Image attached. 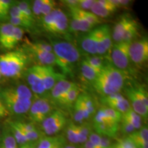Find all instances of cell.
Returning a JSON list of instances; mask_svg holds the SVG:
<instances>
[{"mask_svg": "<svg viewBox=\"0 0 148 148\" xmlns=\"http://www.w3.org/2000/svg\"><path fill=\"white\" fill-rule=\"evenodd\" d=\"M43 0H35L33 1L32 5V10L33 15L34 16V18L36 17L42 18V15L40 13V8Z\"/></svg>", "mask_w": 148, "mask_h": 148, "instance_id": "7bdbcfd3", "label": "cell"}, {"mask_svg": "<svg viewBox=\"0 0 148 148\" xmlns=\"http://www.w3.org/2000/svg\"><path fill=\"white\" fill-rule=\"evenodd\" d=\"M134 21V18L129 14H124L118 20L113 27L112 32V38L116 42L122 41L123 34L127 27Z\"/></svg>", "mask_w": 148, "mask_h": 148, "instance_id": "ac0fdd59", "label": "cell"}, {"mask_svg": "<svg viewBox=\"0 0 148 148\" xmlns=\"http://www.w3.org/2000/svg\"><path fill=\"white\" fill-rule=\"evenodd\" d=\"M1 74H0V79H1Z\"/></svg>", "mask_w": 148, "mask_h": 148, "instance_id": "11a10c76", "label": "cell"}, {"mask_svg": "<svg viewBox=\"0 0 148 148\" xmlns=\"http://www.w3.org/2000/svg\"><path fill=\"white\" fill-rule=\"evenodd\" d=\"M18 147L14 136L8 127L5 128L2 134H0V148H15Z\"/></svg>", "mask_w": 148, "mask_h": 148, "instance_id": "d4e9b609", "label": "cell"}, {"mask_svg": "<svg viewBox=\"0 0 148 148\" xmlns=\"http://www.w3.org/2000/svg\"><path fill=\"white\" fill-rule=\"evenodd\" d=\"M77 135H78L79 143L84 144L88 140L89 136L92 132V127L89 123H84L80 124H77Z\"/></svg>", "mask_w": 148, "mask_h": 148, "instance_id": "f546056e", "label": "cell"}, {"mask_svg": "<svg viewBox=\"0 0 148 148\" xmlns=\"http://www.w3.org/2000/svg\"><path fill=\"white\" fill-rule=\"evenodd\" d=\"M28 55L23 49L10 50L0 54V74L6 77L21 76L28 63Z\"/></svg>", "mask_w": 148, "mask_h": 148, "instance_id": "3957f363", "label": "cell"}, {"mask_svg": "<svg viewBox=\"0 0 148 148\" xmlns=\"http://www.w3.org/2000/svg\"><path fill=\"white\" fill-rule=\"evenodd\" d=\"M64 148H78L76 146H75L74 145H66L65 147H64Z\"/></svg>", "mask_w": 148, "mask_h": 148, "instance_id": "f5cc1de1", "label": "cell"}, {"mask_svg": "<svg viewBox=\"0 0 148 148\" xmlns=\"http://www.w3.org/2000/svg\"><path fill=\"white\" fill-rule=\"evenodd\" d=\"M10 113L7 110L6 108H5L4 103H3L2 99L0 97V119L1 118H5L7 117Z\"/></svg>", "mask_w": 148, "mask_h": 148, "instance_id": "7dc6e473", "label": "cell"}, {"mask_svg": "<svg viewBox=\"0 0 148 148\" xmlns=\"http://www.w3.org/2000/svg\"><path fill=\"white\" fill-rule=\"evenodd\" d=\"M0 134H1V133H0Z\"/></svg>", "mask_w": 148, "mask_h": 148, "instance_id": "6f0895ef", "label": "cell"}, {"mask_svg": "<svg viewBox=\"0 0 148 148\" xmlns=\"http://www.w3.org/2000/svg\"><path fill=\"white\" fill-rule=\"evenodd\" d=\"M92 128L97 134L111 138L115 137L117 134L119 130V123H93Z\"/></svg>", "mask_w": 148, "mask_h": 148, "instance_id": "ffe728a7", "label": "cell"}, {"mask_svg": "<svg viewBox=\"0 0 148 148\" xmlns=\"http://www.w3.org/2000/svg\"><path fill=\"white\" fill-rule=\"evenodd\" d=\"M125 92L127 97L126 99L129 101L131 108L142 119L147 120L148 117V108L145 106L139 98L136 96L133 86L127 87Z\"/></svg>", "mask_w": 148, "mask_h": 148, "instance_id": "2e32d148", "label": "cell"}, {"mask_svg": "<svg viewBox=\"0 0 148 148\" xmlns=\"http://www.w3.org/2000/svg\"><path fill=\"white\" fill-rule=\"evenodd\" d=\"M81 73L84 78L88 82L92 83L99 73L92 68L84 59L81 62Z\"/></svg>", "mask_w": 148, "mask_h": 148, "instance_id": "484cf974", "label": "cell"}, {"mask_svg": "<svg viewBox=\"0 0 148 148\" xmlns=\"http://www.w3.org/2000/svg\"><path fill=\"white\" fill-rule=\"evenodd\" d=\"M15 148H19V147H15Z\"/></svg>", "mask_w": 148, "mask_h": 148, "instance_id": "9f6ffc18", "label": "cell"}, {"mask_svg": "<svg viewBox=\"0 0 148 148\" xmlns=\"http://www.w3.org/2000/svg\"><path fill=\"white\" fill-rule=\"evenodd\" d=\"M75 85H76L75 83L66 79L59 81L50 90L52 101L61 106L66 93Z\"/></svg>", "mask_w": 148, "mask_h": 148, "instance_id": "5bb4252c", "label": "cell"}, {"mask_svg": "<svg viewBox=\"0 0 148 148\" xmlns=\"http://www.w3.org/2000/svg\"><path fill=\"white\" fill-rule=\"evenodd\" d=\"M19 148H27L26 147V143L24 144V145H23L19 146Z\"/></svg>", "mask_w": 148, "mask_h": 148, "instance_id": "db71d44e", "label": "cell"}, {"mask_svg": "<svg viewBox=\"0 0 148 148\" xmlns=\"http://www.w3.org/2000/svg\"><path fill=\"white\" fill-rule=\"evenodd\" d=\"M102 102L106 106L114 109L122 114L131 108L129 101L120 92L103 96Z\"/></svg>", "mask_w": 148, "mask_h": 148, "instance_id": "8fae6325", "label": "cell"}, {"mask_svg": "<svg viewBox=\"0 0 148 148\" xmlns=\"http://www.w3.org/2000/svg\"><path fill=\"white\" fill-rule=\"evenodd\" d=\"M42 77V82L47 91H50L53 86L59 81L66 79L62 73H58L52 66H40Z\"/></svg>", "mask_w": 148, "mask_h": 148, "instance_id": "9a60e30c", "label": "cell"}, {"mask_svg": "<svg viewBox=\"0 0 148 148\" xmlns=\"http://www.w3.org/2000/svg\"><path fill=\"white\" fill-rule=\"evenodd\" d=\"M138 31V24L136 20H134L132 23L130 25L127 29L123 34L122 38V41L123 42H132V39L136 36Z\"/></svg>", "mask_w": 148, "mask_h": 148, "instance_id": "836d02e7", "label": "cell"}, {"mask_svg": "<svg viewBox=\"0 0 148 148\" xmlns=\"http://www.w3.org/2000/svg\"><path fill=\"white\" fill-rule=\"evenodd\" d=\"M56 5V3L53 0H43L41 8H40V13H41L42 17L55 10Z\"/></svg>", "mask_w": 148, "mask_h": 148, "instance_id": "ab89813d", "label": "cell"}, {"mask_svg": "<svg viewBox=\"0 0 148 148\" xmlns=\"http://www.w3.org/2000/svg\"><path fill=\"white\" fill-rule=\"evenodd\" d=\"M66 145V139L62 136H47L37 141L36 148H64Z\"/></svg>", "mask_w": 148, "mask_h": 148, "instance_id": "d6986e66", "label": "cell"}, {"mask_svg": "<svg viewBox=\"0 0 148 148\" xmlns=\"http://www.w3.org/2000/svg\"><path fill=\"white\" fill-rule=\"evenodd\" d=\"M112 148H136L128 138H125L119 140L117 143L112 145Z\"/></svg>", "mask_w": 148, "mask_h": 148, "instance_id": "b9f144b4", "label": "cell"}, {"mask_svg": "<svg viewBox=\"0 0 148 148\" xmlns=\"http://www.w3.org/2000/svg\"><path fill=\"white\" fill-rule=\"evenodd\" d=\"M68 120L66 114L60 110H53L48 115L41 124L42 130L47 136H56L64 128Z\"/></svg>", "mask_w": 148, "mask_h": 148, "instance_id": "277c9868", "label": "cell"}, {"mask_svg": "<svg viewBox=\"0 0 148 148\" xmlns=\"http://www.w3.org/2000/svg\"><path fill=\"white\" fill-rule=\"evenodd\" d=\"M63 3L68 8H74V7H77L78 0H65V1H63Z\"/></svg>", "mask_w": 148, "mask_h": 148, "instance_id": "681fc988", "label": "cell"}, {"mask_svg": "<svg viewBox=\"0 0 148 148\" xmlns=\"http://www.w3.org/2000/svg\"><path fill=\"white\" fill-rule=\"evenodd\" d=\"M71 21L69 25L70 30L74 32H87L93 26L79 13L78 7L69 8Z\"/></svg>", "mask_w": 148, "mask_h": 148, "instance_id": "4fadbf2b", "label": "cell"}, {"mask_svg": "<svg viewBox=\"0 0 148 148\" xmlns=\"http://www.w3.org/2000/svg\"><path fill=\"white\" fill-rule=\"evenodd\" d=\"M130 42H116L111 47L110 58L112 63L116 69L124 71L130 65L129 45Z\"/></svg>", "mask_w": 148, "mask_h": 148, "instance_id": "8992f818", "label": "cell"}, {"mask_svg": "<svg viewBox=\"0 0 148 148\" xmlns=\"http://www.w3.org/2000/svg\"><path fill=\"white\" fill-rule=\"evenodd\" d=\"M79 13L84 17L85 19L90 24H91L92 26H95V25L101 23V18L97 17V16L95 15L90 11H86L81 10L78 8Z\"/></svg>", "mask_w": 148, "mask_h": 148, "instance_id": "f35d334b", "label": "cell"}, {"mask_svg": "<svg viewBox=\"0 0 148 148\" xmlns=\"http://www.w3.org/2000/svg\"><path fill=\"white\" fill-rule=\"evenodd\" d=\"M88 140L95 148H101V136L95 132H92L88 138Z\"/></svg>", "mask_w": 148, "mask_h": 148, "instance_id": "ee69618b", "label": "cell"}, {"mask_svg": "<svg viewBox=\"0 0 148 148\" xmlns=\"http://www.w3.org/2000/svg\"><path fill=\"white\" fill-rule=\"evenodd\" d=\"M110 121L116 123H119L121 120L122 114L114 109L107 106H103L99 109Z\"/></svg>", "mask_w": 148, "mask_h": 148, "instance_id": "e575fe53", "label": "cell"}, {"mask_svg": "<svg viewBox=\"0 0 148 148\" xmlns=\"http://www.w3.org/2000/svg\"><path fill=\"white\" fill-rule=\"evenodd\" d=\"M8 16V14H7L6 12H5V11L3 10L2 7H1V3H0V21L5 19V18H6Z\"/></svg>", "mask_w": 148, "mask_h": 148, "instance_id": "f907efd6", "label": "cell"}, {"mask_svg": "<svg viewBox=\"0 0 148 148\" xmlns=\"http://www.w3.org/2000/svg\"><path fill=\"white\" fill-rule=\"evenodd\" d=\"M94 2L95 0H78L77 7L81 10L89 11Z\"/></svg>", "mask_w": 148, "mask_h": 148, "instance_id": "f6af8a7d", "label": "cell"}, {"mask_svg": "<svg viewBox=\"0 0 148 148\" xmlns=\"http://www.w3.org/2000/svg\"><path fill=\"white\" fill-rule=\"evenodd\" d=\"M24 34V29L21 27H14L13 33L7 44L5 49L11 50L16 47V45L22 40Z\"/></svg>", "mask_w": 148, "mask_h": 148, "instance_id": "4dcf8cb0", "label": "cell"}, {"mask_svg": "<svg viewBox=\"0 0 148 148\" xmlns=\"http://www.w3.org/2000/svg\"><path fill=\"white\" fill-rule=\"evenodd\" d=\"M119 123V130H121V132H123V134L129 135L131 133L136 131V130H135L134 126H133L130 122L127 121V120L123 119V118H121V120Z\"/></svg>", "mask_w": 148, "mask_h": 148, "instance_id": "60d3db41", "label": "cell"}, {"mask_svg": "<svg viewBox=\"0 0 148 148\" xmlns=\"http://www.w3.org/2000/svg\"><path fill=\"white\" fill-rule=\"evenodd\" d=\"M112 2L118 9L127 6L130 3L131 1H129V0H112Z\"/></svg>", "mask_w": 148, "mask_h": 148, "instance_id": "bcb514c9", "label": "cell"}, {"mask_svg": "<svg viewBox=\"0 0 148 148\" xmlns=\"http://www.w3.org/2000/svg\"><path fill=\"white\" fill-rule=\"evenodd\" d=\"M27 51L38 62V65L40 66H52L55 65V56L53 52L40 49L36 47L33 42H27Z\"/></svg>", "mask_w": 148, "mask_h": 148, "instance_id": "7c38bea8", "label": "cell"}, {"mask_svg": "<svg viewBox=\"0 0 148 148\" xmlns=\"http://www.w3.org/2000/svg\"><path fill=\"white\" fill-rule=\"evenodd\" d=\"M18 8L20 10L23 12V14L25 15L27 19L29 21L32 22L33 24L35 23V18L33 15L32 10V4L30 1H20L18 3H16Z\"/></svg>", "mask_w": 148, "mask_h": 148, "instance_id": "d6a6232c", "label": "cell"}, {"mask_svg": "<svg viewBox=\"0 0 148 148\" xmlns=\"http://www.w3.org/2000/svg\"><path fill=\"white\" fill-rule=\"evenodd\" d=\"M14 29V26L10 23H3L0 25V45L4 49L13 33Z\"/></svg>", "mask_w": 148, "mask_h": 148, "instance_id": "cb8c5ba5", "label": "cell"}, {"mask_svg": "<svg viewBox=\"0 0 148 148\" xmlns=\"http://www.w3.org/2000/svg\"><path fill=\"white\" fill-rule=\"evenodd\" d=\"M129 56L130 61L137 66L147 62L148 60V39L145 36L129 45Z\"/></svg>", "mask_w": 148, "mask_h": 148, "instance_id": "52a82bcc", "label": "cell"}, {"mask_svg": "<svg viewBox=\"0 0 148 148\" xmlns=\"http://www.w3.org/2000/svg\"><path fill=\"white\" fill-rule=\"evenodd\" d=\"M127 138L132 141L136 148H148V128L147 126L141 127L127 135Z\"/></svg>", "mask_w": 148, "mask_h": 148, "instance_id": "44dd1931", "label": "cell"}, {"mask_svg": "<svg viewBox=\"0 0 148 148\" xmlns=\"http://www.w3.org/2000/svg\"><path fill=\"white\" fill-rule=\"evenodd\" d=\"M83 148H95L93 147V145H92L91 143L89 141V140H87L86 142L83 144Z\"/></svg>", "mask_w": 148, "mask_h": 148, "instance_id": "816d5d0a", "label": "cell"}, {"mask_svg": "<svg viewBox=\"0 0 148 148\" xmlns=\"http://www.w3.org/2000/svg\"><path fill=\"white\" fill-rule=\"evenodd\" d=\"M80 89L76 84L68 91L61 106L67 107L69 108H73L74 103L78 98L79 95H80Z\"/></svg>", "mask_w": 148, "mask_h": 148, "instance_id": "4316f807", "label": "cell"}, {"mask_svg": "<svg viewBox=\"0 0 148 148\" xmlns=\"http://www.w3.org/2000/svg\"><path fill=\"white\" fill-rule=\"evenodd\" d=\"M51 45L55 56V64L66 76L71 75L80 54L77 47L67 41H53Z\"/></svg>", "mask_w": 148, "mask_h": 148, "instance_id": "7a4b0ae2", "label": "cell"}, {"mask_svg": "<svg viewBox=\"0 0 148 148\" xmlns=\"http://www.w3.org/2000/svg\"><path fill=\"white\" fill-rule=\"evenodd\" d=\"M124 83L123 71L116 69L111 62H106L92 84L96 91L106 96L119 92Z\"/></svg>", "mask_w": 148, "mask_h": 148, "instance_id": "6da1fadb", "label": "cell"}, {"mask_svg": "<svg viewBox=\"0 0 148 148\" xmlns=\"http://www.w3.org/2000/svg\"><path fill=\"white\" fill-rule=\"evenodd\" d=\"M8 128L12 133V136H14L17 145L20 146L24 144L28 143L24 135L23 131L19 125H18L17 122L16 121H9L8 122Z\"/></svg>", "mask_w": 148, "mask_h": 148, "instance_id": "603a6c76", "label": "cell"}, {"mask_svg": "<svg viewBox=\"0 0 148 148\" xmlns=\"http://www.w3.org/2000/svg\"><path fill=\"white\" fill-rule=\"evenodd\" d=\"M85 60L92 66L95 70L99 72H100L101 69L103 68V65H104L105 62L103 60L101 57L97 55H89L85 58Z\"/></svg>", "mask_w": 148, "mask_h": 148, "instance_id": "d590c367", "label": "cell"}, {"mask_svg": "<svg viewBox=\"0 0 148 148\" xmlns=\"http://www.w3.org/2000/svg\"><path fill=\"white\" fill-rule=\"evenodd\" d=\"M73 119L77 124H80L85 122V120L84 119V116H83V112L82 110V108H81L80 101H79V97L75 101V103H74L73 106Z\"/></svg>", "mask_w": 148, "mask_h": 148, "instance_id": "8d00e7d4", "label": "cell"}, {"mask_svg": "<svg viewBox=\"0 0 148 148\" xmlns=\"http://www.w3.org/2000/svg\"><path fill=\"white\" fill-rule=\"evenodd\" d=\"M0 97L10 114H23L27 113L32 103V99H20L8 92L5 88L0 90Z\"/></svg>", "mask_w": 148, "mask_h": 148, "instance_id": "5b68a950", "label": "cell"}, {"mask_svg": "<svg viewBox=\"0 0 148 148\" xmlns=\"http://www.w3.org/2000/svg\"><path fill=\"white\" fill-rule=\"evenodd\" d=\"M27 82L31 88V91L37 95H42L47 91L42 82L40 65H34L29 67L26 72Z\"/></svg>", "mask_w": 148, "mask_h": 148, "instance_id": "9c48e42d", "label": "cell"}, {"mask_svg": "<svg viewBox=\"0 0 148 148\" xmlns=\"http://www.w3.org/2000/svg\"><path fill=\"white\" fill-rule=\"evenodd\" d=\"M52 112V106L46 97H40L32 101L28 114L32 123H41L43 120Z\"/></svg>", "mask_w": 148, "mask_h": 148, "instance_id": "ba28073f", "label": "cell"}, {"mask_svg": "<svg viewBox=\"0 0 148 148\" xmlns=\"http://www.w3.org/2000/svg\"><path fill=\"white\" fill-rule=\"evenodd\" d=\"M97 55L101 56L110 50L112 46V31L108 25H102L97 27Z\"/></svg>", "mask_w": 148, "mask_h": 148, "instance_id": "30bf717a", "label": "cell"}, {"mask_svg": "<svg viewBox=\"0 0 148 148\" xmlns=\"http://www.w3.org/2000/svg\"><path fill=\"white\" fill-rule=\"evenodd\" d=\"M79 44L82 50L89 55H97V29H92L86 32L79 39Z\"/></svg>", "mask_w": 148, "mask_h": 148, "instance_id": "e0dca14e", "label": "cell"}, {"mask_svg": "<svg viewBox=\"0 0 148 148\" xmlns=\"http://www.w3.org/2000/svg\"><path fill=\"white\" fill-rule=\"evenodd\" d=\"M123 119L127 120L132 124L136 130H138L142 127V118L136 114L132 108H130L125 113L122 114Z\"/></svg>", "mask_w": 148, "mask_h": 148, "instance_id": "f1b7e54d", "label": "cell"}, {"mask_svg": "<svg viewBox=\"0 0 148 148\" xmlns=\"http://www.w3.org/2000/svg\"><path fill=\"white\" fill-rule=\"evenodd\" d=\"M66 136L67 140L71 145H75L79 143L78 135L77 130V123L72 121H68L65 126Z\"/></svg>", "mask_w": 148, "mask_h": 148, "instance_id": "83f0119b", "label": "cell"}, {"mask_svg": "<svg viewBox=\"0 0 148 148\" xmlns=\"http://www.w3.org/2000/svg\"><path fill=\"white\" fill-rule=\"evenodd\" d=\"M69 29V21L66 14L62 10H59L58 16L49 33L56 35H64Z\"/></svg>", "mask_w": 148, "mask_h": 148, "instance_id": "7402d4cb", "label": "cell"}, {"mask_svg": "<svg viewBox=\"0 0 148 148\" xmlns=\"http://www.w3.org/2000/svg\"><path fill=\"white\" fill-rule=\"evenodd\" d=\"M90 10V12H92V13L99 18L108 17V16H111L114 12V11L110 10V9L105 8V7L99 4L96 0H95V2L92 4Z\"/></svg>", "mask_w": 148, "mask_h": 148, "instance_id": "1f68e13d", "label": "cell"}, {"mask_svg": "<svg viewBox=\"0 0 148 148\" xmlns=\"http://www.w3.org/2000/svg\"><path fill=\"white\" fill-rule=\"evenodd\" d=\"M101 148H112V143L110 138L106 137V136H101Z\"/></svg>", "mask_w": 148, "mask_h": 148, "instance_id": "c3c4849f", "label": "cell"}, {"mask_svg": "<svg viewBox=\"0 0 148 148\" xmlns=\"http://www.w3.org/2000/svg\"><path fill=\"white\" fill-rule=\"evenodd\" d=\"M80 97L82 98V100L83 103H84V106H85V108H86V110H88L90 115L92 116L93 115V114H95L96 112L95 106L92 97L86 93H81Z\"/></svg>", "mask_w": 148, "mask_h": 148, "instance_id": "74e56055", "label": "cell"}]
</instances>
